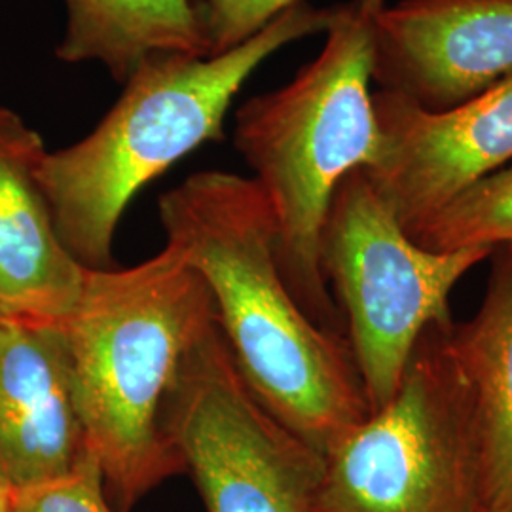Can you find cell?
<instances>
[{
  "instance_id": "5",
  "label": "cell",
  "mask_w": 512,
  "mask_h": 512,
  "mask_svg": "<svg viewBox=\"0 0 512 512\" xmlns=\"http://www.w3.org/2000/svg\"><path fill=\"white\" fill-rule=\"evenodd\" d=\"M452 325L423 332L393 399L325 454L315 512H478L475 429Z\"/></svg>"
},
{
  "instance_id": "13",
  "label": "cell",
  "mask_w": 512,
  "mask_h": 512,
  "mask_svg": "<svg viewBox=\"0 0 512 512\" xmlns=\"http://www.w3.org/2000/svg\"><path fill=\"white\" fill-rule=\"evenodd\" d=\"M67 25L57 57L97 61L116 82L150 57H207L202 0H65Z\"/></svg>"
},
{
  "instance_id": "1",
  "label": "cell",
  "mask_w": 512,
  "mask_h": 512,
  "mask_svg": "<svg viewBox=\"0 0 512 512\" xmlns=\"http://www.w3.org/2000/svg\"><path fill=\"white\" fill-rule=\"evenodd\" d=\"M167 245L209 289L220 332L277 420L323 458L370 414L353 353L289 289L274 215L255 179L202 171L158 202Z\"/></svg>"
},
{
  "instance_id": "6",
  "label": "cell",
  "mask_w": 512,
  "mask_h": 512,
  "mask_svg": "<svg viewBox=\"0 0 512 512\" xmlns=\"http://www.w3.org/2000/svg\"><path fill=\"white\" fill-rule=\"evenodd\" d=\"M492 247L429 251L370 181L365 167L334 190L321 234V270L349 323V348L370 412L393 399L423 332L452 325L450 296Z\"/></svg>"
},
{
  "instance_id": "9",
  "label": "cell",
  "mask_w": 512,
  "mask_h": 512,
  "mask_svg": "<svg viewBox=\"0 0 512 512\" xmlns=\"http://www.w3.org/2000/svg\"><path fill=\"white\" fill-rule=\"evenodd\" d=\"M512 76V0H397L374 21L372 84L448 110Z\"/></svg>"
},
{
  "instance_id": "10",
  "label": "cell",
  "mask_w": 512,
  "mask_h": 512,
  "mask_svg": "<svg viewBox=\"0 0 512 512\" xmlns=\"http://www.w3.org/2000/svg\"><path fill=\"white\" fill-rule=\"evenodd\" d=\"M44 154L37 131L0 107V319L61 329L88 270L55 232L37 177Z\"/></svg>"
},
{
  "instance_id": "4",
  "label": "cell",
  "mask_w": 512,
  "mask_h": 512,
  "mask_svg": "<svg viewBox=\"0 0 512 512\" xmlns=\"http://www.w3.org/2000/svg\"><path fill=\"white\" fill-rule=\"evenodd\" d=\"M384 2L348 0L330 8L319 55L289 84L236 112L234 145L272 209L283 277L298 304L330 332L336 310L321 270V234L338 184L380 156L372 46Z\"/></svg>"
},
{
  "instance_id": "2",
  "label": "cell",
  "mask_w": 512,
  "mask_h": 512,
  "mask_svg": "<svg viewBox=\"0 0 512 512\" xmlns=\"http://www.w3.org/2000/svg\"><path fill=\"white\" fill-rule=\"evenodd\" d=\"M202 277L165 243L131 268L88 270L61 327L86 444L114 512L184 473L162 431V406L186 351L213 319Z\"/></svg>"
},
{
  "instance_id": "16",
  "label": "cell",
  "mask_w": 512,
  "mask_h": 512,
  "mask_svg": "<svg viewBox=\"0 0 512 512\" xmlns=\"http://www.w3.org/2000/svg\"><path fill=\"white\" fill-rule=\"evenodd\" d=\"M300 0H202L209 55L238 48Z\"/></svg>"
},
{
  "instance_id": "12",
  "label": "cell",
  "mask_w": 512,
  "mask_h": 512,
  "mask_svg": "<svg viewBox=\"0 0 512 512\" xmlns=\"http://www.w3.org/2000/svg\"><path fill=\"white\" fill-rule=\"evenodd\" d=\"M494 275L475 317L452 325L450 353L465 385L478 452V512L512 503V245L495 247Z\"/></svg>"
},
{
  "instance_id": "15",
  "label": "cell",
  "mask_w": 512,
  "mask_h": 512,
  "mask_svg": "<svg viewBox=\"0 0 512 512\" xmlns=\"http://www.w3.org/2000/svg\"><path fill=\"white\" fill-rule=\"evenodd\" d=\"M10 512H114L90 450L71 473L12 492Z\"/></svg>"
},
{
  "instance_id": "18",
  "label": "cell",
  "mask_w": 512,
  "mask_h": 512,
  "mask_svg": "<svg viewBox=\"0 0 512 512\" xmlns=\"http://www.w3.org/2000/svg\"><path fill=\"white\" fill-rule=\"evenodd\" d=\"M492 512H512V503H511V505H507V507H503V509H499V511H492Z\"/></svg>"
},
{
  "instance_id": "7",
  "label": "cell",
  "mask_w": 512,
  "mask_h": 512,
  "mask_svg": "<svg viewBox=\"0 0 512 512\" xmlns=\"http://www.w3.org/2000/svg\"><path fill=\"white\" fill-rule=\"evenodd\" d=\"M162 431L207 512H315L325 458L258 401L217 317L184 355Z\"/></svg>"
},
{
  "instance_id": "19",
  "label": "cell",
  "mask_w": 512,
  "mask_h": 512,
  "mask_svg": "<svg viewBox=\"0 0 512 512\" xmlns=\"http://www.w3.org/2000/svg\"><path fill=\"white\" fill-rule=\"evenodd\" d=\"M0 321H2V319H0Z\"/></svg>"
},
{
  "instance_id": "8",
  "label": "cell",
  "mask_w": 512,
  "mask_h": 512,
  "mask_svg": "<svg viewBox=\"0 0 512 512\" xmlns=\"http://www.w3.org/2000/svg\"><path fill=\"white\" fill-rule=\"evenodd\" d=\"M382 147L365 169L404 230L478 179L512 164V76L448 110L374 90Z\"/></svg>"
},
{
  "instance_id": "3",
  "label": "cell",
  "mask_w": 512,
  "mask_h": 512,
  "mask_svg": "<svg viewBox=\"0 0 512 512\" xmlns=\"http://www.w3.org/2000/svg\"><path fill=\"white\" fill-rule=\"evenodd\" d=\"M330 8L300 0L224 54L156 55L88 137L48 152L37 177L55 232L86 270H110L114 236L141 188L186 154L224 139L228 109L251 74L291 42L325 33Z\"/></svg>"
},
{
  "instance_id": "14",
  "label": "cell",
  "mask_w": 512,
  "mask_h": 512,
  "mask_svg": "<svg viewBox=\"0 0 512 512\" xmlns=\"http://www.w3.org/2000/svg\"><path fill=\"white\" fill-rule=\"evenodd\" d=\"M406 234L429 251L512 245V164L467 186Z\"/></svg>"
},
{
  "instance_id": "17",
  "label": "cell",
  "mask_w": 512,
  "mask_h": 512,
  "mask_svg": "<svg viewBox=\"0 0 512 512\" xmlns=\"http://www.w3.org/2000/svg\"><path fill=\"white\" fill-rule=\"evenodd\" d=\"M10 505H12V490L0 484V512H10Z\"/></svg>"
},
{
  "instance_id": "11",
  "label": "cell",
  "mask_w": 512,
  "mask_h": 512,
  "mask_svg": "<svg viewBox=\"0 0 512 512\" xmlns=\"http://www.w3.org/2000/svg\"><path fill=\"white\" fill-rule=\"evenodd\" d=\"M86 452L63 330L0 321V484L50 482Z\"/></svg>"
}]
</instances>
